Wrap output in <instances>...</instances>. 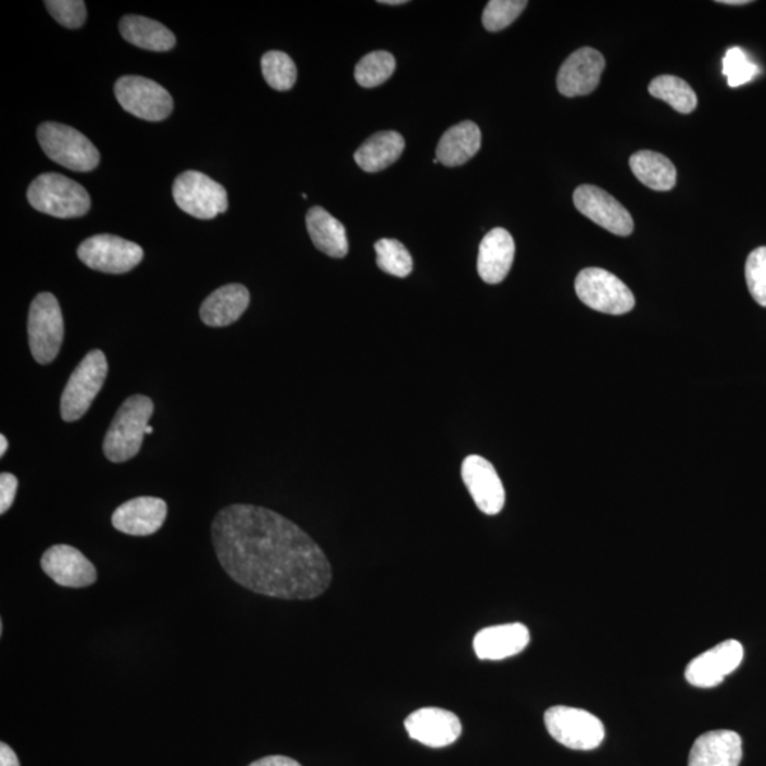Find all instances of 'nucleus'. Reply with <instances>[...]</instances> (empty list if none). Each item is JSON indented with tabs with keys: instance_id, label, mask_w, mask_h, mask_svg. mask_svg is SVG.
<instances>
[{
	"instance_id": "1",
	"label": "nucleus",
	"mask_w": 766,
	"mask_h": 766,
	"mask_svg": "<svg viewBox=\"0 0 766 766\" xmlns=\"http://www.w3.org/2000/svg\"><path fill=\"white\" fill-rule=\"evenodd\" d=\"M212 540L222 568L259 595L306 601L332 579L322 548L289 518L263 507L234 504L217 513Z\"/></svg>"
},
{
	"instance_id": "2",
	"label": "nucleus",
	"mask_w": 766,
	"mask_h": 766,
	"mask_svg": "<svg viewBox=\"0 0 766 766\" xmlns=\"http://www.w3.org/2000/svg\"><path fill=\"white\" fill-rule=\"evenodd\" d=\"M152 415L153 403L150 398L143 394L128 398L118 409L113 424L106 431L102 444L105 457L113 463H124L136 457L141 450Z\"/></svg>"
},
{
	"instance_id": "3",
	"label": "nucleus",
	"mask_w": 766,
	"mask_h": 766,
	"mask_svg": "<svg viewBox=\"0 0 766 766\" xmlns=\"http://www.w3.org/2000/svg\"><path fill=\"white\" fill-rule=\"evenodd\" d=\"M27 199L36 211L60 219L85 216L91 206L86 188L60 174L37 176L27 189Z\"/></svg>"
},
{
	"instance_id": "4",
	"label": "nucleus",
	"mask_w": 766,
	"mask_h": 766,
	"mask_svg": "<svg viewBox=\"0 0 766 766\" xmlns=\"http://www.w3.org/2000/svg\"><path fill=\"white\" fill-rule=\"evenodd\" d=\"M41 150L55 164L74 172L96 169L100 152L80 131L59 123H45L37 129Z\"/></svg>"
},
{
	"instance_id": "5",
	"label": "nucleus",
	"mask_w": 766,
	"mask_h": 766,
	"mask_svg": "<svg viewBox=\"0 0 766 766\" xmlns=\"http://www.w3.org/2000/svg\"><path fill=\"white\" fill-rule=\"evenodd\" d=\"M27 334L32 355L41 365L58 357L64 340V319L58 299L51 292H40L30 305Z\"/></svg>"
},
{
	"instance_id": "6",
	"label": "nucleus",
	"mask_w": 766,
	"mask_h": 766,
	"mask_svg": "<svg viewBox=\"0 0 766 766\" xmlns=\"http://www.w3.org/2000/svg\"><path fill=\"white\" fill-rule=\"evenodd\" d=\"M106 375H109V362L104 352L100 350L88 352L73 371L64 388L62 405H60L63 420L76 422L86 415L97 394L100 393Z\"/></svg>"
},
{
	"instance_id": "7",
	"label": "nucleus",
	"mask_w": 766,
	"mask_h": 766,
	"mask_svg": "<svg viewBox=\"0 0 766 766\" xmlns=\"http://www.w3.org/2000/svg\"><path fill=\"white\" fill-rule=\"evenodd\" d=\"M575 291L585 305L603 314H626L636 305L629 287L603 268H583L575 280Z\"/></svg>"
},
{
	"instance_id": "8",
	"label": "nucleus",
	"mask_w": 766,
	"mask_h": 766,
	"mask_svg": "<svg viewBox=\"0 0 766 766\" xmlns=\"http://www.w3.org/2000/svg\"><path fill=\"white\" fill-rule=\"evenodd\" d=\"M544 721L550 736L566 749L595 750L605 738L601 719L585 710L555 705L548 710Z\"/></svg>"
},
{
	"instance_id": "9",
	"label": "nucleus",
	"mask_w": 766,
	"mask_h": 766,
	"mask_svg": "<svg viewBox=\"0 0 766 766\" xmlns=\"http://www.w3.org/2000/svg\"><path fill=\"white\" fill-rule=\"evenodd\" d=\"M172 193H174L176 204L197 219H215L229 206L226 189L216 180L198 171L180 174L175 179Z\"/></svg>"
},
{
	"instance_id": "10",
	"label": "nucleus",
	"mask_w": 766,
	"mask_h": 766,
	"mask_svg": "<svg viewBox=\"0 0 766 766\" xmlns=\"http://www.w3.org/2000/svg\"><path fill=\"white\" fill-rule=\"evenodd\" d=\"M78 259L92 271L124 274L136 268L143 259L141 246L113 235H97L83 241Z\"/></svg>"
},
{
	"instance_id": "11",
	"label": "nucleus",
	"mask_w": 766,
	"mask_h": 766,
	"mask_svg": "<svg viewBox=\"0 0 766 766\" xmlns=\"http://www.w3.org/2000/svg\"><path fill=\"white\" fill-rule=\"evenodd\" d=\"M120 105L127 113L146 121L168 118L174 110V100L164 87L150 78L139 76L121 77L114 87Z\"/></svg>"
},
{
	"instance_id": "12",
	"label": "nucleus",
	"mask_w": 766,
	"mask_h": 766,
	"mask_svg": "<svg viewBox=\"0 0 766 766\" xmlns=\"http://www.w3.org/2000/svg\"><path fill=\"white\" fill-rule=\"evenodd\" d=\"M574 203L583 216L613 235L629 236L635 229L633 217L606 190L582 185L575 190Z\"/></svg>"
},
{
	"instance_id": "13",
	"label": "nucleus",
	"mask_w": 766,
	"mask_h": 766,
	"mask_svg": "<svg viewBox=\"0 0 766 766\" xmlns=\"http://www.w3.org/2000/svg\"><path fill=\"white\" fill-rule=\"evenodd\" d=\"M742 658V644L737 640H726L691 661L686 668V679L699 689H712L736 671Z\"/></svg>"
},
{
	"instance_id": "14",
	"label": "nucleus",
	"mask_w": 766,
	"mask_h": 766,
	"mask_svg": "<svg viewBox=\"0 0 766 766\" xmlns=\"http://www.w3.org/2000/svg\"><path fill=\"white\" fill-rule=\"evenodd\" d=\"M41 569L64 588H86L97 580V569L77 548L70 545H54L49 548L41 556Z\"/></svg>"
},
{
	"instance_id": "15",
	"label": "nucleus",
	"mask_w": 766,
	"mask_h": 766,
	"mask_svg": "<svg viewBox=\"0 0 766 766\" xmlns=\"http://www.w3.org/2000/svg\"><path fill=\"white\" fill-rule=\"evenodd\" d=\"M462 478L478 510L499 514L505 504V490L493 464L481 456H468L462 464Z\"/></svg>"
},
{
	"instance_id": "16",
	"label": "nucleus",
	"mask_w": 766,
	"mask_h": 766,
	"mask_svg": "<svg viewBox=\"0 0 766 766\" xmlns=\"http://www.w3.org/2000/svg\"><path fill=\"white\" fill-rule=\"evenodd\" d=\"M605 58L592 48H582L574 51L562 64L556 86L562 96L580 97L591 95L597 90L603 70Z\"/></svg>"
},
{
	"instance_id": "17",
	"label": "nucleus",
	"mask_w": 766,
	"mask_h": 766,
	"mask_svg": "<svg viewBox=\"0 0 766 766\" xmlns=\"http://www.w3.org/2000/svg\"><path fill=\"white\" fill-rule=\"evenodd\" d=\"M405 728L412 740L430 749L452 745L463 731L456 714L436 707L420 708L409 715Z\"/></svg>"
},
{
	"instance_id": "18",
	"label": "nucleus",
	"mask_w": 766,
	"mask_h": 766,
	"mask_svg": "<svg viewBox=\"0 0 766 766\" xmlns=\"http://www.w3.org/2000/svg\"><path fill=\"white\" fill-rule=\"evenodd\" d=\"M168 505L158 497H137L114 511L111 523L120 532L133 537H148L164 526Z\"/></svg>"
},
{
	"instance_id": "19",
	"label": "nucleus",
	"mask_w": 766,
	"mask_h": 766,
	"mask_svg": "<svg viewBox=\"0 0 766 766\" xmlns=\"http://www.w3.org/2000/svg\"><path fill=\"white\" fill-rule=\"evenodd\" d=\"M515 243L507 230L497 227L481 240L478 249L477 272L487 285H499L513 266Z\"/></svg>"
},
{
	"instance_id": "20",
	"label": "nucleus",
	"mask_w": 766,
	"mask_h": 766,
	"mask_svg": "<svg viewBox=\"0 0 766 766\" xmlns=\"http://www.w3.org/2000/svg\"><path fill=\"white\" fill-rule=\"evenodd\" d=\"M529 640L531 636L526 625L507 624L478 631L473 646L480 661H504L522 653Z\"/></svg>"
},
{
	"instance_id": "21",
	"label": "nucleus",
	"mask_w": 766,
	"mask_h": 766,
	"mask_svg": "<svg viewBox=\"0 0 766 766\" xmlns=\"http://www.w3.org/2000/svg\"><path fill=\"white\" fill-rule=\"evenodd\" d=\"M742 759V740L730 730L710 731L695 740L689 766H738Z\"/></svg>"
},
{
	"instance_id": "22",
	"label": "nucleus",
	"mask_w": 766,
	"mask_h": 766,
	"mask_svg": "<svg viewBox=\"0 0 766 766\" xmlns=\"http://www.w3.org/2000/svg\"><path fill=\"white\" fill-rule=\"evenodd\" d=\"M250 303V292L241 285H227L213 291L201 306V318L208 327H227L244 314Z\"/></svg>"
},
{
	"instance_id": "23",
	"label": "nucleus",
	"mask_w": 766,
	"mask_h": 766,
	"mask_svg": "<svg viewBox=\"0 0 766 766\" xmlns=\"http://www.w3.org/2000/svg\"><path fill=\"white\" fill-rule=\"evenodd\" d=\"M305 222L310 238L319 252L334 259L346 258L350 252L346 226L331 213L315 206L306 213Z\"/></svg>"
},
{
	"instance_id": "24",
	"label": "nucleus",
	"mask_w": 766,
	"mask_h": 766,
	"mask_svg": "<svg viewBox=\"0 0 766 766\" xmlns=\"http://www.w3.org/2000/svg\"><path fill=\"white\" fill-rule=\"evenodd\" d=\"M481 148V131L472 121L449 128L440 138L438 161L444 166H460L470 161Z\"/></svg>"
},
{
	"instance_id": "25",
	"label": "nucleus",
	"mask_w": 766,
	"mask_h": 766,
	"mask_svg": "<svg viewBox=\"0 0 766 766\" xmlns=\"http://www.w3.org/2000/svg\"><path fill=\"white\" fill-rule=\"evenodd\" d=\"M405 138L397 131H382L366 139L355 152V162L360 168L369 174L387 169L401 158L405 151Z\"/></svg>"
},
{
	"instance_id": "26",
	"label": "nucleus",
	"mask_w": 766,
	"mask_h": 766,
	"mask_svg": "<svg viewBox=\"0 0 766 766\" xmlns=\"http://www.w3.org/2000/svg\"><path fill=\"white\" fill-rule=\"evenodd\" d=\"M120 32L128 43L143 50L168 51L176 45L175 36L168 27L143 16H124L120 22Z\"/></svg>"
},
{
	"instance_id": "27",
	"label": "nucleus",
	"mask_w": 766,
	"mask_h": 766,
	"mask_svg": "<svg viewBox=\"0 0 766 766\" xmlns=\"http://www.w3.org/2000/svg\"><path fill=\"white\" fill-rule=\"evenodd\" d=\"M629 164L636 178L650 189L667 192L676 187V166L662 153L639 151L630 156Z\"/></svg>"
},
{
	"instance_id": "28",
	"label": "nucleus",
	"mask_w": 766,
	"mask_h": 766,
	"mask_svg": "<svg viewBox=\"0 0 766 766\" xmlns=\"http://www.w3.org/2000/svg\"><path fill=\"white\" fill-rule=\"evenodd\" d=\"M649 92L654 99L666 101L671 109L681 114L693 113L698 106V96L689 83L670 74L654 78L650 83Z\"/></svg>"
},
{
	"instance_id": "29",
	"label": "nucleus",
	"mask_w": 766,
	"mask_h": 766,
	"mask_svg": "<svg viewBox=\"0 0 766 766\" xmlns=\"http://www.w3.org/2000/svg\"><path fill=\"white\" fill-rule=\"evenodd\" d=\"M397 60L388 51L379 50L366 54L355 67V80L364 88L382 86L392 77Z\"/></svg>"
},
{
	"instance_id": "30",
	"label": "nucleus",
	"mask_w": 766,
	"mask_h": 766,
	"mask_svg": "<svg viewBox=\"0 0 766 766\" xmlns=\"http://www.w3.org/2000/svg\"><path fill=\"white\" fill-rule=\"evenodd\" d=\"M375 252L376 264L380 271L399 278H405L412 273V255L401 241L394 239L376 241Z\"/></svg>"
},
{
	"instance_id": "31",
	"label": "nucleus",
	"mask_w": 766,
	"mask_h": 766,
	"mask_svg": "<svg viewBox=\"0 0 766 766\" xmlns=\"http://www.w3.org/2000/svg\"><path fill=\"white\" fill-rule=\"evenodd\" d=\"M262 72L267 85L277 91L291 90L297 81V67L289 54L267 51L262 58Z\"/></svg>"
},
{
	"instance_id": "32",
	"label": "nucleus",
	"mask_w": 766,
	"mask_h": 766,
	"mask_svg": "<svg viewBox=\"0 0 766 766\" xmlns=\"http://www.w3.org/2000/svg\"><path fill=\"white\" fill-rule=\"evenodd\" d=\"M526 0H491L482 12V25L489 32H500L517 21L524 9Z\"/></svg>"
},
{
	"instance_id": "33",
	"label": "nucleus",
	"mask_w": 766,
	"mask_h": 766,
	"mask_svg": "<svg viewBox=\"0 0 766 766\" xmlns=\"http://www.w3.org/2000/svg\"><path fill=\"white\" fill-rule=\"evenodd\" d=\"M759 73V67L752 63L749 55L740 48H732L727 51L724 58V74H726L728 86L740 87L750 83Z\"/></svg>"
},
{
	"instance_id": "34",
	"label": "nucleus",
	"mask_w": 766,
	"mask_h": 766,
	"mask_svg": "<svg viewBox=\"0 0 766 766\" xmlns=\"http://www.w3.org/2000/svg\"><path fill=\"white\" fill-rule=\"evenodd\" d=\"M745 278L756 303L766 306V246L755 249L746 259Z\"/></svg>"
},
{
	"instance_id": "35",
	"label": "nucleus",
	"mask_w": 766,
	"mask_h": 766,
	"mask_svg": "<svg viewBox=\"0 0 766 766\" xmlns=\"http://www.w3.org/2000/svg\"><path fill=\"white\" fill-rule=\"evenodd\" d=\"M45 4L50 15L68 29H80L86 23L87 9L81 0H48Z\"/></svg>"
},
{
	"instance_id": "36",
	"label": "nucleus",
	"mask_w": 766,
	"mask_h": 766,
	"mask_svg": "<svg viewBox=\"0 0 766 766\" xmlns=\"http://www.w3.org/2000/svg\"><path fill=\"white\" fill-rule=\"evenodd\" d=\"M18 481L11 473L0 475V514H7L11 510L17 493Z\"/></svg>"
},
{
	"instance_id": "37",
	"label": "nucleus",
	"mask_w": 766,
	"mask_h": 766,
	"mask_svg": "<svg viewBox=\"0 0 766 766\" xmlns=\"http://www.w3.org/2000/svg\"><path fill=\"white\" fill-rule=\"evenodd\" d=\"M249 766H301L297 761L289 758V756L282 755H272L266 756V758L254 761V763Z\"/></svg>"
},
{
	"instance_id": "38",
	"label": "nucleus",
	"mask_w": 766,
	"mask_h": 766,
	"mask_svg": "<svg viewBox=\"0 0 766 766\" xmlns=\"http://www.w3.org/2000/svg\"><path fill=\"white\" fill-rule=\"evenodd\" d=\"M0 766H21L17 755L8 744H0Z\"/></svg>"
},
{
	"instance_id": "39",
	"label": "nucleus",
	"mask_w": 766,
	"mask_h": 766,
	"mask_svg": "<svg viewBox=\"0 0 766 766\" xmlns=\"http://www.w3.org/2000/svg\"><path fill=\"white\" fill-rule=\"evenodd\" d=\"M9 448L8 439L7 436H0V456H4L7 454Z\"/></svg>"
},
{
	"instance_id": "40",
	"label": "nucleus",
	"mask_w": 766,
	"mask_h": 766,
	"mask_svg": "<svg viewBox=\"0 0 766 766\" xmlns=\"http://www.w3.org/2000/svg\"><path fill=\"white\" fill-rule=\"evenodd\" d=\"M718 3H724V4H746V3H750V0H719Z\"/></svg>"
},
{
	"instance_id": "41",
	"label": "nucleus",
	"mask_w": 766,
	"mask_h": 766,
	"mask_svg": "<svg viewBox=\"0 0 766 766\" xmlns=\"http://www.w3.org/2000/svg\"><path fill=\"white\" fill-rule=\"evenodd\" d=\"M379 3H382V4H403V3H407V2H406V0H380Z\"/></svg>"
},
{
	"instance_id": "42",
	"label": "nucleus",
	"mask_w": 766,
	"mask_h": 766,
	"mask_svg": "<svg viewBox=\"0 0 766 766\" xmlns=\"http://www.w3.org/2000/svg\"><path fill=\"white\" fill-rule=\"evenodd\" d=\"M153 431L152 426L148 425L147 427V435H151Z\"/></svg>"
}]
</instances>
